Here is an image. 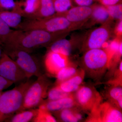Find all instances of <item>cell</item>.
Here are the masks:
<instances>
[{
	"label": "cell",
	"mask_w": 122,
	"mask_h": 122,
	"mask_svg": "<svg viewBox=\"0 0 122 122\" xmlns=\"http://www.w3.org/2000/svg\"><path fill=\"white\" fill-rule=\"evenodd\" d=\"M69 33H51L39 30H14L7 45L8 46L22 50L30 53L40 47H46L57 40L64 38Z\"/></svg>",
	"instance_id": "cell-1"
},
{
	"label": "cell",
	"mask_w": 122,
	"mask_h": 122,
	"mask_svg": "<svg viewBox=\"0 0 122 122\" xmlns=\"http://www.w3.org/2000/svg\"><path fill=\"white\" fill-rule=\"evenodd\" d=\"M110 56L105 49H92L83 53L81 68L86 76L95 81H100L108 69Z\"/></svg>",
	"instance_id": "cell-2"
},
{
	"label": "cell",
	"mask_w": 122,
	"mask_h": 122,
	"mask_svg": "<svg viewBox=\"0 0 122 122\" xmlns=\"http://www.w3.org/2000/svg\"><path fill=\"white\" fill-rule=\"evenodd\" d=\"M79 29L65 17L54 15L50 17L41 19L25 18L16 30H39L51 33H70Z\"/></svg>",
	"instance_id": "cell-3"
},
{
	"label": "cell",
	"mask_w": 122,
	"mask_h": 122,
	"mask_svg": "<svg viewBox=\"0 0 122 122\" xmlns=\"http://www.w3.org/2000/svg\"><path fill=\"white\" fill-rule=\"evenodd\" d=\"M33 82L28 80L2 93L0 96V122H5L20 111L25 93Z\"/></svg>",
	"instance_id": "cell-4"
},
{
	"label": "cell",
	"mask_w": 122,
	"mask_h": 122,
	"mask_svg": "<svg viewBox=\"0 0 122 122\" xmlns=\"http://www.w3.org/2000/svg\"><path fill=\"white\" fill-rule=\"evenodd\" d=\"M52 83L46 75L42 74L33 81L26 91L20 111L38 107L45 98Z\"/></svg>",
	"instance_id": "cell-5"
},
{
	"label": "cell",
	"mask_w": 122,
	"mask_h": 122,
	"mask_svg": "<svg viewBox=\"0 0 122 122\" xmlns=\"http://www.w3.org/2000/svg\"><path fill=\"white\" fill-rule=\"evenodd\" d=\"M4 51L19 66L29 79L33 76L38 77L43 74L37 59L25 51L4 46Z\"/></svg>",
	"instance_id": "cell-6"
},
{
	"label": "cell",
	"mask_w": 122,
	"mask_h": 122,
	"mask_svg": "<svg viewBox=\"0 0 122 122\" xmlns=\"http://www.w3.org/2000/svg\"><path fill=\"white\" fill-rule=\"evenodd\" d=\"M112 20L102 24L91 30L83 39L81 46V50L85 51L92 49L103 48L114 32L111 26Z\"/></svg>",
	"instance_id": "cell-7"
},
{
	"label": "cell",
	"mask_w": 122,
	"mask_h": 122,
	"mask_svg": "<svg viewBox=\"0 0 122 122\" xmlns=\"http://www.w3.org/2000/svg\"><path fill=\"white\" fill-rule=\"evenodd\" d=\"M74 97L77 106L88 113L103 100L102 95L91 85H82L74 93Z\"/></svg>",
	"instance_id": "cell-8"
},
{
	"label": "cell",
	"mask_w": 122,
	"mask_h": 122,
	"mask_svg": "<svg viewBox=\"0 0 122 122\" xmlns=\"http://www.w3.org/2000/svg\"><path fill=\"white\" fill-rule=\"evenodd\" d=\"M85 122H122V110L107 101H102L88 113Z\"/></svg>",
	"instance_id": "cell-9"
},
{
	"label": "cell",
	"mask_w": 122,
	"mask_h": 122,
	"mask_svg": "<svg viewBox=\"0 0 122 122\" xmlns=\"http://www.w3.org/2000/svg\"><path fill=\"white\" fill-rule=\"evenodd\" d=\"M0 76L14 83L20 82L26 78L19 66L4 52L0 59Z\"/></svg>",
	"instance_id": "cell-10"
},
{
	"label": "cell",
	"mask_w": 122,
	"mask_h": 122,
	"mask_svg": "<svg viewBox=\"0 0 122 122\" xmlns=\"http://www.w3.org/2000/svg\"><path fill=\"white\" fill-rule=\"evenodd\" d=\"M93 8V5L89 6H77L72 7L64 12L55 13L54 15L65 17L80 28L90 19Z\"/></svg>",
	"instance_id": "cell-11"
},
{
	"label": "cell",
	"mask_w": 122,
	"mask_h": 122,
	"mask_svg": "<svg viewBox=\"0 0 122 122\" xmlns=\"http://www.w3.org/2000/svg\"><path fill=\"white\" fill-rule=\"evenodd\" d=\"M69 56L59 53L48 50L44 60V65L46 72L55 77L58 71L70 63Z\"/></svg>",
	"instance_id": "cell-12"
},
{
	"label": "cell",
	"mask_w": 122,
	"mask_h": 122,
	"mask_svg": "<svg viewBox=\"0 0 122 122\" xmlns=\"http://www.w3.org/2000/svg\"><path fill=\"white\" fill-rule=\"evenodd\" d=\"M85 113L78 106H76L51 113L57 122H78L84 120Z\"/></svg>",
	"instance_id": "cell-13"
},
{
	"label": "cell",
	"mask_w": 122,
	"mask_h": 122,
	"mask_svg": "<svg viewBox=\"0 0 122 122\" xmlns=\"http://www.w3.org/2000/svg\"><path fill=\"white\" fill-rule=\"evenodd\" d=\"M40 0H22L16 1L12 11L19 14L22 17L32 19L40 6Z\"/></svg>",
	"instance_id": "cell-14"
},
{
	"label": "cell",
	"mask_w": 122,
	"mask_h": 122,
	"mask_svg": "<svg viewBox=\"0 0 122 122\" xmlns=\"http://www.w3.org/2000/svg\"><path fill=\"white\" fill-rule=\"evenodd\" d=\"M78 41L77 39L74 38L68 40L64 38L54 41L47 48L48 50L69 56L73 50L79 44Z\"/></svg>",
	"instance_id": "cell-15"
},
{
	"label": "cell",
	"mask_w": 122,
	"mask_h": 122,
	"mask_svg": "<svg viewBox=\"0 0 122 122\" xmlns=\"http://www.w3.org/2000/svg\"><path fill=\"white\" fill-rule=\"evenodd\" d=\"M86 74L82 68L79 69L76 74L66 81L57 85L63 91L69 93H74L82 85Z\"/></svg>",
	"instance_id": "cell-16"
},
{
	"label": "cell",
	"mask_w": 122,
	"mask_h": 122,
	"mask_svg": "<svg viewBox=\"0 0 122 122\" xmlns=\"http://www.w3.org/2000/svg\"><path fill=\"white\" fill-rule=\"evenodd\" d=\"M41 105L51 113L78 106L74 97V93L71 96L58 100L49 101L44 99Z\"/></svg>",
	"instance_id": "cell-17"
},
{
	"label": "cell",
	"mask_w": 122,
	"mask_h": 122,
	"mask_svg": "<svg viewBox=\"0 0 122 122\" xmlns=\"http://www.w3.org/2000/svg\"><path fill=\"white\" fill-rule=\"evenodd\" d=\"M111 20H113L110 17L106 7L102 5L94 4L91 16L86 22L89 23H87L86 25L87 27L91 26Z\"/></svg>",
	"instance_id": "cell-18"
},
{
	"label": "cell",
	"mask_w": 122,
	"mask_h": 122,
	"mask_svg": "<svg viewBox=\"0 0 122 122\" xmlns=\"http://www.w3.org/2000/svg\"><path fill=\"white\" fill-rule=\"evenodd\" d=\"M105 96L107 102L122 110V86H110L105 91Z\"/></svg>",
	"instance_id": "cell-19"
},
{
	"label": "cell",
	"mask_w": 122,
	"mask_h": 122,
	"mask_svg": "<svg viewBox=\"0 0 122 122\" xmlns=\"http://www.w3.org/2000/svg\"><path fill=\"white\" fill-rule=\"evenodd\" d=\"M55 13L53 0H40L39 9L32 19L49 17Z\"/></svg>",
	"instance_id": "cell-20"
},
{
	"label": "cell",
	"mask_w": 122,
	"mask_h": 122,
	"mask_svg": "<svg viewBox=\"0 0 122 122\" xmlns=\"http://www.w3.org/2000/svg\"><path fill=\"white\" fill-rule=\"evenodd\" d=\"M38 111V108H34L18 112L8 118L5 122H31L37 114Z\"/></svg>",
	"instance_id": "cell-21"
},
{
	"label": "cell",
	"mask_w": 122,
	"mask_h": 122,
	"mask_svg": "<svg viewBox=\"0 0 122 122\" xmlns=\"http://www.w3.org/2000/svg\"><path fill=\"white\" fill-rule=\"evenodd\" d=\"M22 17L14 11L0 9V17L10 26L16 29L21 22Z\"/></svg>",
	"instance_id": "cell-22"
},
{
	"label": "cell",
	"mask_w": 122,
	"mask_h": 122,
	"mask_svg": "<svg viewBox=\"0 0 122 122\" xmlns=\"http://www.w3.org/2000/svg\"><path fill=\"white\" fill-rule=\"evenodd\" d=\"M78 70L76 65L72 62L70 63L57 73L55 77L56 79L55 85L59 84L72 77L76 74Z\"/></svg>",
	"instance_id": "cell-23"
},
{
	"label": "cell",
	"mask_w": 122,
	"mask_h": 122,
	"mask_svg": "<svg viewBox=\"0 0 122 122\" xmlns=\"http://www.w3.org/2000/svg\"><path fill=\"white\" fill-rule=\"evenodd\" d=\"M33 122H56V119L52 113L42 105L38 107L37 113L32 120Z\"/></svg>",
	"instance_id": "cell-24"
},
{
	"label": "cell",
	"mask_w": 122,
	"mask_h": 122,
	"mask_svg": "<svg viewBox=\"0 0 122 122\" xmlns=\"http://www.w3.org/2000/svg\"><path fill=\"white\" fill-rule=\"evenodd\" d=\"M14 30L0 17V45L4 46L8 44Z\"/></svg>",
	"instance_id": "cell-25"
},
{
	"label": "cell",
	"mask_w": 122,
	"mask_h": 122,
	"mask_svg": "<svg viewBox=\"0 0 122 122\" xmlns=\"http://www.w3.org/2000/svg\"><path fill=\"white\" fill-rule=\"evenodd\" d=\"M73 93H69L63 91L58 86L54 85L50 88L47 93V99L49 101L58 100L71 96Z\"/></svg>",
	"instance_id": "cell-26"
},
{
	"label": "cell",
	"mask_w": 122,
	"mask_h": 122,
	"mask_svg": "<svg viewBox=\"0 0 122 122\" xmlns=\"http://www.w3.org/2000/svg\"><path fill=\"white\" fill-rule=\"evenodd\" d=\"M110 79L106 83L109 86H122V61L119 63Z\"/></svg>",
	"instance_id": "cell-27"
},
{
	"label": "cell",
	"mask_w": 122,
	"mask_h": 122,
	"mask_svg": "<svg viewBox=\"0 0 122 122\" xmlns=\"http://www.w3.org/2000/svg\"><path fill=\"white\" fill-rule=\"evenodd\" d=\"M105 7H106L110 17L112 20H117V21L122 20V3Z\"/></svg>",
	"instance_id": "cell-28"
},
{
	"label": "cell",
	"mask_w": 122,
	"mask_h": 122,
	"mask_svg": "<svg viewBox=\"0 0 122 122\" xmlns=\"http://www.w3.org/2000/svg\"><path fill=\"white\" fill-rule=\"evenodd\" d=\"M53 2L56 13L65 12L72 5V0H55Z\"/></svg>",
	"instance_id": "cell-29"
},
{
	"label": "cell",
	"mask_w": 122,
	"mask_h": 122,
	"mask_svg": "<svg viewBox=\"0 0 122 122\" xmlns=\"http://www.w3.org/2000/svg\"><path fill=\"white\" fill-rule=\"evenodd\" d=\"M16 4L14 0H0V9L5 10H13Z\"/></svg>",
	"instance_id": "cell-30"
},
{
	"label": "cell",
	"mask_w": 122,
	"mask_h": 122,
	"mask_svg": "<svg viewBox=\"0 0 122 122\" xmlns=\"http://www.w3.org/2000/svg\"><path fill=\"white\" fill-rule=\"evenodd\" d=\"M13 83L12 82L0 76V91L6 89L11 86Z\"/></svg>",
	"instance_id": "cell-31"
},
{
	"label": "cell",
	"mask_w": 122,
	"mask_h": 122,
	"mask_svg": "<svg viewBox=\"0 0 122 122\" xmlns=\"http://www.w3.org/2000/svg\"><path fill=\"white\" fill-rule=\"evenodd\" d=\"M118 22L115 25L114 32L117 37L122 38V20L118 21Z\"/></svg>",
	"instance_id": "cell-32"
},
{
	"label": "cell",
	"mask_w": 122,
	"mask_h": 122,
	"mask_svg": "<svg viewBox=\"0 0 122 122\" xmlns=\"http://www.w3.org/2000/svg\"><path fill=\"white\" fill-rule=\"evenodd\" d=\"M101 4L105 6H111L122 3V0H99Z\"/></svg>",
	"instance_id": "cell-33"
},
{
	"label": "cell",
	"mask_w": 122,
	"mask_h": 122,
	"mask_svg": "<svg viewBox=\"0 0 122 122\" xmlns=\"http://www.w3.org/2000/svg\"><path fill=\"white\" fill-rule=\"evenodd\" d=\"M78 6H89L92 5L93 0H72Z\"/></svg>",
	"instance_id": "cell-34"
},
{
	"label": "cell",
	"mask_w": 122,
	"mask_h": 122,
	"mask_svg": "<svg viewBox=\"0 0 122 122\" xmlns=\"http://www.w3.org/2000/svg\"><path fill=\"white\" fill-rule=\"evenodd\" d=\"M2 51H1V49L0 48V59L1 57V55L2 54Z\"/></svg>",
	"instance_id": "cell-35"
},
{
	"label": "cell",
	"mask_w": 122,
	"mask_h": 122,
	"mask_svg": "<svg viewBox=\"0 0 122 122\" xmlns=\"http://www.w3.org/2000/svg\"><path fill=\"white\" fill-rule=\"evenodd\" d=\"M2 93H3V92H2V91H0V96L1 95Z\"/></svg>",
	"instance_id": "cell-36"
},
{
	"label": "cell",
	"mask_w": 122,
	"mask_h": 122,
	"mask_svg": "<svg viewBox=\"0 0 122 122\" xmlns=\"http://www.w3.org/2000/svg\"><path fill=\"white\" fill-rule=\"evenodd\" d=\"M98 0V1H99V0Z\"/></svg>",
	"instance_id": "cell-37"
},
{
	"label": "cell",
	"mask_w": 122,
	"mask_h": 122,
	"mask_svg": "<svg viewBox=\"0 0 122 122\" xmlns=\"http://www.w3.org/2000/svg\"><path fill=\"white\" fill-rule=\"evenodd\" d=\"M53 0L54 1L55 0Z\"/></svg>",
	"instance_id": "cell-38"
}]
</instances>
